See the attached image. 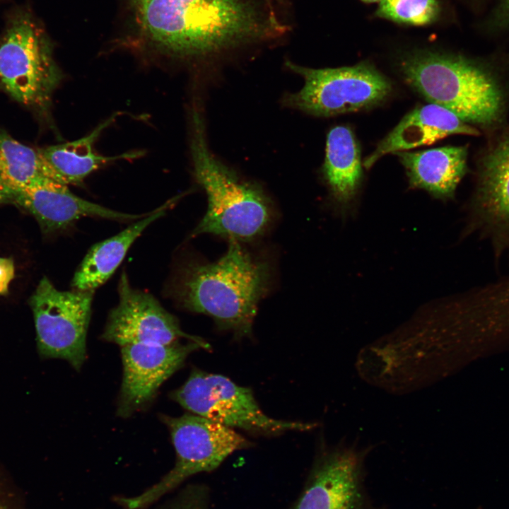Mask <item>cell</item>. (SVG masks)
<instances>
[{
	"label": "cell",
	"instance_id": "7402d4cb",
	"mask_svg": "<svg viewBox=\"0 0 509 509\" xmlns=\"http://www.w3.org/2000/svg\"><path fill=\"white\" fill-rule=\"evenodd\" d=\"M170 509H207L206 494L198 487L186 490Z\"/></svg>",
	"mask_w": 509,
	"mask_h": 509
},
{
	"label": "cell",
	"instance_id": "3957f363",
	"mask_svg": "<svg viewBox=\"0 0 509 509\" xmlns=\"http://www.w3.org/2000/svg\"><path fill=\"white\" fill-rule=\"evenodd\" d=\"M399 71L423 98L468 124L491 128L503 119L504 88L495 73L480 62L460 54L419 52L402 59Z\"/></svg>",
	"mask_w": 509,
	"mask_h": 509
},
{
	"label": "cell",
	"instance_id": "7c38bea8",
	"mask_svg": "<svg viewBox=\"0 0 509 509\" xmlns=\"http://www.w3.org/2000/svg\"><path fill=\"white\" fill-rule=\"evenodd\" d=\"M119 303L109 313L102 339L123 346L133 344H170L186 338L177 318L150 293L134 288L124 271L119 281Z\"/></svg>",
	"mask_w": 509,
	"mask_h": 509
},
{
	"label": "cell",
	"instance_id": "2e32d148",
	"mask_svg": "<svg viewBox=\"0 0 509 509\" xmlns=\"http://www.w3.org/2000/svg\"><path fill=\"white\" fill-rule=\"evenodd\" d=\"M467 148L443 146L419 151H399L394 154L404 166L409 186L421 189L433 197L447 199L467 173Z\"/></svg>",
	"mask_w": 509,
	"mask_h": 509
},
{
	"label": "cell",
	"instance_id": "4fadbf2b",
	"mask_svg": "<svg viewBox=\"0 0 509 509\" xmlns=\"http://www.w3.org/2000/svg\"><path fill=\"white\" fill-rule=\"evenodd\" d=\"M480 158L470 227L489 238L497 253L509 251V128Z\"/></svg>",
	"mask_w": 509,
	"mask_h": 509
},
{
	"label": "cell",
	"instance_id": "ba28073f",
	"mask_svg": "<svg viewBox=\"0 0 509 509\" xmlns=\"http://www.w3.org/2000/svg\"><path fill=\"white\" fill-rule=\"evenodd\" d=\"M170 397L192 414L254 434L277 435L289 431H310L317 426L271 418L261 409L250 388L197 368Z\"/></svg>",
	"mask_w": 509,
	"mask_h": 509
},
{
	"label": "cell",
	"instance_id": "8992f818",
	"mask_svg": "<svg viewBox=\"0 0 509 509\" xmlns=\"http://www.w3.org/2000/svg\"><path fill=\"white\" fill-rule=\"evenodd\" d=\"M176 452L174 467L160 481L131 498H118L124 509H144L189 477L216 469L234 452L252 443L234 429L194 414L161 415Z\"/></svg>",
	"mask_w": 509,
	"mask_h": 509
},
{
	"label": "cell",
	"instance_id": "277c9868",
	"mask_svg": "<svg viewBox=\"0 0 509 509\" xmlns=\"http://www.w3.org/2000/svg\"><path fill=\"white\" fill-rule=\"evenodd\" d=\"M192 155L194 175L208 199L205 216L192 236L209 233L237 241L260 235L271 221L270 203L261 189L240 180L210 152L202 119L193 116Z\"/></svg>",
	"mask_w": 509,
	"mask_h": 509
},
{
	"label": "cell",
	"instance_id": "d4e9b609",
	"mask_svg": "<svg viewBox=\"0 0 509 509\" xmlns=\"http://www.w3.org/2000/svg\"><path fill=\"white\" fill-rule=\"evenodd\" d=\"M0 509H15L4 497L3 493L0 491Z\"/></svg>",
	"mask_w": 509,
	"mask_h": 509
},
{
	"label": "cell",
	"instance_id": "d6986e66",
	"mask_svg": "<svg viewBox=\"0 0 509 509\" xmlns=\"http://www.w3.org/2000/svg\"><path fill=\"white\" fill-rule=\"evenodd\" d=\"M113 119L114 117L110 118L88 135L77 140L39 148L54 181L67 186L78 185L88 175L103 165L136 156L131 153L105 156L95 151L93 146L95 140Z\"/></svg>",
	"mask_w": 509,
	"mask_h": 509
},
{
	"label": "cell",
	"instance_id": "44dd1931",
	"mask_svg": "<svg viewBox=\"0 0 509 509\" xmlns=\"http://www.w3.org/2000/svg\"><path fill=\"white\" fill-rule=\"evenodd\" d=\"M438 12L437 0H380L377 10L380 17L416 25L433 22Z\"/></svg>",
	"mask_w": 509,
	"mask_h": 509
},
{
	"label": "cell",
	"instance_id": "ffe728a7",
	"mask_svg": "<svg viewBox=\"0 0 509 509\" xmlns=\"http://www.w3.org/2000/svg\"><path fill=\"white\" fill-rule=\"evenodd\" d=\"M41 178L53 180L39 148L21 143L0 128V204H9L18 192Z\"/></svg>",
	"mask_w": 509,
	"mask_h": 509
},
{
	"label": "cell",
	"instance_id": "52a82bcc",
	"mask_svg": "<svg viewBox=\"0 0 509 509\" xmlns=\"http://www.w3.org/2000/svg\"><path fill=\"white\" fill-rule=\"evenodd\" d=\"M286 64L305 83L300 91L286 96L284 103L315 116L368 110L386 101L393 90L391 81L368 62L326 69H310L291 62Z\"/></svg>",
	"mask_w": 509,
	"mask_h": 509
},
{
	"label": "cell",
	"instance_id": "9c48e42d",
	"mask_svg": "<svg viewBox=\"0 0 509 509\" xmlns=\"http://www.w3.org/2000/svg\"><path fill=\"white\" fill-rule=\"evenodd\" d=\"M94 290H57L43 277L30 298L40 355L61 358L79 370L86 357V336Z\"/></svg>",
	"mask_w": 509,
	"mask_h": 509
},
{
	"label": "cell",
	"instance_id": "ac0fdd59",
	"mask_svg": "<svg viewBox=\"0 0 509 509\" xmlns=\"http://www.w3.org/2000/svg\"><path fill=\"white\" fill-rule=\"evenodd\" d=\"M175 200L169 201L117 235L94 245L74 276L73 288L95 291L105 283L120 264L134 240L148 226L163 216Z\"/></svg>",
	"mask_w": 509,
	"mask_h": 509
},
{
	"label": "cell",
	"instance_id": "8fae6325",
	"mask_svg": "<svg viewBox=\"0 0 509 509\" xmlns=\"http://www.w3.org/2000/svg\"><path fill=\"white\" fill-rule=\"evenodd\" d=\"M203 341L170 344H133L121 346L123 378L117 414L127 418L146 407L158 388L199 349L209 350Z\"/></svg>",
	"mask_w": 509,
	"mask_h": 509
},
{
	"label": "cell",
	"instance_id": "9a60e30c",
	"mask_svg": "<svg viewBox=\"0 0 509 509\" xmlns=\"http://www.w3.org/2000/svg\"><path fill=\"white\" fill-rule=\"evenodd\" d=\"M453 134L477 136L479 132L442 106L433 103L419 105L378 143L363 165L368 170L387 154L431 144Z\"/></svg>",
	"mask_w": 509,
	"mask_h": 509
},
{
	"label": "cell",
	"instance_id": "5bb4252c",
	"mask_svg": "<svg viewBox=\"0 0 509 509\" xmlns=\"http://www.w3.org/2000/svg\"><path fill=\"white\" fill-rule=\"evenodd\" d=\"M9 204L33 215L45 233L68 229L86 216L118 221L137 220L144 215L119 212L85 200L67 185L49 178L37 180L18 192Z\"/></svg>",
	"mask_w": 509,
	"mask_h": 509
},
{
	"label": "cell",
	"instance_id": "603a6c76",
	"mask_svg": "<svg viewBox=\"0 0 509 509\" xmlns=\"http://www.w3.org/2000/svg\"><path fill=\"white\" fill-rule=\"evenodd\" d=\"M15 267L10 257H0V295H6L8 285L14 277Z\"/></svg>",
	"mask_w": 509,
	"mask_h": 509
},
{
	"label": "cell",
	"instance_id": "e0dca14e",
	"mask_svg": "<svg viewBox=\"0 0 509 509\" xmlns=\"http://www.w3.org/2000/svg\"><path fill=\"white\" fill-rule=\"evenodd\" d=\"M361 150L349 126H335L327 136L324 179L332 197L346 207L354 200L363 180Z\"/></svg>",
	"mask_w": 509,
	"mask_h": 509
},
{
	"label": "cell",
	"instance_id": "7a4b0ae2",
	"mask_svg": "<svg viewBox=\"0 0 509 509\" xmlns=\"http://www.w3.org/2000/svg\"><path fill=\"white\" fill-rule=\"evenodd\" d=\"M269 269L235 240L213 263L189 262L178 268L168 286L182 308L211 317L220 329L240 339L252 334L257 304L266 294Z\"/></svg>",
	"mask_w": 509,
	"mask_h": 509
},
{
	"label": "cell",
	"instance_id": "30bf717a",
	"mask_svg": "<svg viewBox=\"0 0 509 509\" xmlns=\"http://www.w3.org/2000/svg\"><path fill=\"white\" fill-rule=\"evenodd\" d=\"M373 446L360 447L344 438L319 453L293 509H368L364 463Z\"/></svg>",
	"mask_w": 509,
	"mask_h": 509
},
{
	"label": "cell",
	"instance_id": "5b68a950",
	"mask_svg": "<svg viewBox=\"0 0 509 509\" xmlns=\"http://www.w3.org/2000/svg\"><path fill=\"white\" fill-rule=\"evenodd\" d=\"M62 78L51 45L27 7L6 16L0 35V87L22 105L36 112L49 107Z\"/></svg>",
	"mask_w": 509,
	"mask_h": 509
},
{
	"label": "cell",
	"instance_id": "6da1fadb",
	"mask_svg": "<svg viewBox=\"0 0 509 509\" xmlns=\"http://www.w3.org/2000/svg\"><path fill=\"white\" fill-rule=\"evenodd\" d=\"M135 7L147 37L182 56L215 53L283 30L250 0H136Z\"/></svg>",
	"mask_w": 509,
	"mask_h": 509
},
{
	"label": "cell",
	"instance_id": "cb8c5ba5",
	"mask_svg": "<svg viewBox=\"0 0 509 509\" xmlns=\"http://www.w3.org/2000/svg\"><path fill=\"white\" fill-rule=\"evenodd\" d=\"M498 23L502 25L509 24V0H503L497 14Z\"/></svg>",
	"mask_w": 509,
	"mask_h": 509
},
{
	"label": "cell",
	"instance_id": "484cf974",
	"mask_svg": "<svg viewBox=\"0 0 509 509\" xmlns=\"http://www.w3.org/2000/svg\"><path fill=\"white\" fill-rule=\"evenodd\" d=\"M362 1H365V2H375L377 1H380V0H362Z\"/></svg>",
	"mask_w": 509,
	"mask_h": 509
}]
</instances>
